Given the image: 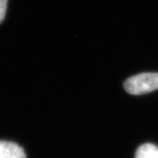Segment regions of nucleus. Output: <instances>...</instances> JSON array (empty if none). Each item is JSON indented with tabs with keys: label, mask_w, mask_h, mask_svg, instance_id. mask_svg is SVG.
<instances>
[{
	"label": "nucleus",
	"mask_w": 158,
	"mask_h": 158,
	"mask_svg": "<svg viewBox=\"0 0 158 158\" xmlns=\"http://www.w3.org/2000/svg\"><path fill=\"white\" fill-rule=\"evenodd\" d=\"M7 2L8 0H0V24L3 22L4 19L6 17Z\"/></svg>",
	"instance_id": "20e7f679"
},
{
	"label": "nucleus",
	"mask_w": 158,
	"mask_h": 158,
	"mask_svg": "<svg viewBox=\"0 0 158 158\" xmlns=\"http://www.w3.org/2000/svg\"><path fill=\"white\" fill-rule=\"evenodd\" d=\"M0 158H27L24 149L11 141H0Z\"/></svg>",
	"instance_id": "f03ea898"
},
{
	"label": "nucleus",
	"mask_w": 158,
	"mask_h": 158,
	"mask_svg": "<svg viewBox=\"0 0 158 158\" xmlns=\"http://www.w3.org/2000/svg\"><path fill=\"white\" fill-rule=\"evenodd\" d=\"M135 158H158V147L151 143L143 144L136 150Z\"/></svg>",
	"instance_id": "7ed1b4c3"
},
{
	"label": "nucleus",
	"mask_w": 158,
	"mask_h": 158,
	"mask_svg": "<svg viewBox=\"0 0 158 158\" xmlns=\"http://www.w3.org/2000/svg\"><path fill=\"white\" fill-rule=\"evenodd\" d=\"M124 89L132 95H141L158 90V73H141L127 79Z\"/></svg>",
	"instance_id": "f257e3e1"
}]
</instances>
